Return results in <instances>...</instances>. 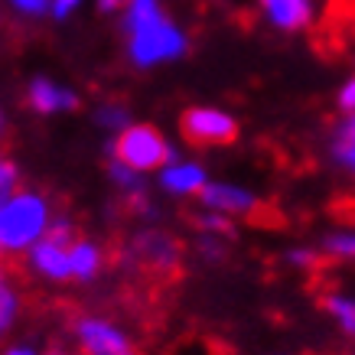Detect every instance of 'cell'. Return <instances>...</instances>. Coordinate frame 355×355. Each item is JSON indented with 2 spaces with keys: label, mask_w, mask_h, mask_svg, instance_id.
I'll use <instances>...</instances> for the list:
<instances>
[{
  "label": "cell",
  "mask_w": 355,
  "mask_h": 355,
  "mask_svg": "<svg viewBox=\"0 0 355 355\" xmlns=\"http://www.w3.org/2000/svg\"><path fill=\"white\" fill-rule=\"evenodd\" d=\"M124 59L137 72H153L189 55L193 36L176 20L163 0H128L118 17Z\"/></svg>",
  "instance_id": "1"
},
{
  "label": "cell",
  "mask_w": 355,
  "mask_h": 355,
  "mask_svg": "<svg viewBox=\"0 0 355 355\" xmlns=\"http://www.w3.org/2000/svg\"><path fill=\"white\" fill-rule=\"evenodd\" d=\"M55 222L53 199L33 186L0 199V261L26 258Z\"/></svg>",
  "instance_id": "2"
},
{
  "label": "cell",
  "mask_w": 355,
  "mask_h": 355,
  "mask_svg": "<svg viewBox=\"0 0 355 355\" xmlns=\"http://www.w3.org/2000/svg\"><path fill=\"white\" fill-rule=\"evenodd\" d=\"M108 153H111V160L124 163V166L144 173V176H150V173L157 176L176 157L166 134L160 128H153V124H144V121H134L130 128L114 134L108 140Z\"/></svg>",
  "instance_id": "3"
},
{
  "label": "cell",
  "mask_w": 355,
  "mask_h": 355,
  "mask_svg": "<svg viewBox=\"0 0 355 355\" xmlns=\"http://www.w3.org/2000/svg\"><path fill=\"white\" fill-rule=\"evenodd\" d=\"M76 238L78 235H76L72 218L55 216V222H53V228L46 232V238L23 258L33 277H40L43 284H69V280H72V258H69V251H72V241H76Z\"/></svg>",
  "instance_id": "4"
},
{
  "label": "cell",
  "mask_w": 355,
  "mask_h": 355,
  "mask_svg": "<svg viewBox=\"0 0 355 355\" xmlns=\"http://www.w3.org/2000/svg\"><path fill=\"white\" fill-rule=\"evenodd\" d=\"M72 336L82 355H140L134 336L111 316L82 313L72 323Z\"/></svg>",
  "instance_id": "5"
},
{
  "label": "cell",
  "mask_w": 355,
  "mask_h": 355,
  "mask_svg": "<svg viewBox=\"0 0 355 355\" xmlns=\"http://www.w3.org/2000/svg\"><path fill=\"white\" fill-rule=\"evenodd\" d=\"M180 134L189 147H228L238 137V118L218 105H193L180 114Z\"/></svg>",
  "instance_id": "6"
},
{
  "label": "cell",
  "mask_w": 355,
  "mask_h": 355,
  "mask_svg": "<svg viewBox=\"0 0 355 355\" xmlns=\"http://www.w3.org/2000/svg\"><path fill=\"white\" fill-rule=\"evenodd\" d=\"M180 258H183L180 241L163 228H140L128 238V248H124V261L153 274H173L180 268Z\"/></svg>",
  "instance_id": "7"
},
{
  "label": "cell",
  "mask_w": 355,
  "mask_h": 355,
  "mask_svg": "<svg viewBox=\"0 0 355 355\" xmlns=\"http://www.w3.org/2000/svg\"><path fill=\"white\" fill-rule=\"evenodd\" d=\"M23 105L36 118H59V114H72L82 105V98L72 85L53 76H30L23 85Z\"/></svg>",
  "instance_id": "8"
},
{
  "label": "cell",
  "mask_w": 355,
  "mask_h": 355,
  "mask_svg": "<svg viewBox=\"0 0 355 355\" xmlns=\"http://www.w3.org/2000/svg\"><path fill=\"white\" fill-rule=\"evenodd\" d=\"M209 170H205L202 160L196 157H173L160 173H157V189L170 199H199L202 189L209 186Z\"/></svg>",
  "instance_id": "9"
},
{
  "label": "cell",
  "mask_w": 355,
  "mask_h": 355,
  "mask_svg": "<svg viewBox=\"0 0 355 355\" xmlns=\"http://www.w3.org/2000/svg\"><path fill=\"white\" fill-rule=\"evenodd\" d=\"M199 205L202 209H212V212H222L228 218H248L258 212V193H251L248 186L232 183V180H209V186L199 196Z\"/></svg>",
  "instance_id": "10"
},
{
  "label": "cell",
  "mask_w": 355,
  "mask_h": 355,
  "mask_svg": "<svg viewBox=\"0 0 355 355\" xmlns=\"http://www.w3.org/2000/svg\"><path fill=\"white\" fill-rule=\"evenodd\" d=\"M258 13L277 33H303L316 20V0H258Z\"/></svg>",
  "instance_id": "11"
},
{
  "label": "cell",
  "mask_w": 355,
  "mask_h": 355,
  "mask_svg": "<svg viewBox=\"0 0 355 355\" xmlns=\"http://www.w3.org/2000/svg\"><path fill=\"white\" fill-rule=\"evenodd\" d=\"M108 180H111V186L118 189V196L124 199L128 209L140 212V216H153L150 186L144 180V173L130 170V166H124V163H118V160H108Z\"/></svg>",
  "instance_id": "12"
},
{
  "label": "cell",
  "mask_w": 355,
  "mask_h": 355,
  "mask_svg": "<svg viewBox=\"0 0 355 355\" xmlns=\"http://www.w3.org/2000/svg\"><path fill=\"white\" fill-rule=\"evenodd\" d=\"M20 316H23V291L17 277H13V270L0 261V339H7L17 329Z\"/></svg>",
  "instance_id": "13"
},
{
  "label": "cell",
  "mask_w": 355,
  "mask_h": 355,
  "mask_svg": "<svg viewBox=\"0 0 355 355\" xmlns=\"http://www.w3.org/2000/svg\"><path fill=\"white\" fill-rule=\"evenodd\" d=\"M69 258H72V280L76 284H92L105 270V248L98 245V241H92V238L78 235L72 241Z\"/></svg>",
  "instance_id": "14"
},
{
  "label": "cell",
  "mask_w": 355,
  "mask_h": 355,
  "mask_svg": "<svg viewBox=\"0 0 355 355\" xmlns=\"http://www.w3.org/2000/svg\"><path fill=\"white\" fill-rule=\"evenodd\" d=\"M329 160L355 180V114H345L329 134Z\"/></svg>",
  "instance_id": "15"
},
{
  "label": "cell",
  "mask_w": 355,
  "mask_h": 355,
  "mask_svg": "<svg viewBox=\"0 0 355 355\" xmlns=\"http://www.w3.org/2000/svg\"><path fill=\"white\" fill-rule=\"evenodd\" d=\"M323 310L329 313V320H333L345 336H355V297L343 291H333L323 297Z\"/></svg>",
  "instance_id": "16"
},
{
  "label": "cell",
  "mask_w": 355,
  "mask_h": 355,
  "mask_svg": "<svg viewBox=\"0 0 355 355\" xmlns=\"http://www.w3.org/2000/svg\"><path fill=\"white\" fill-rule=\"evenodd\" d=\"M95 124L105 130V134L114 137V134H121L124 128H130L134 121H130V111L124 108L121 101H101L95 108Z\"/></svg>",
  "instance_id": "17"
},
{
  "label": "cell",
  "mask_w": 355,
  "mask_h": 355,
  "mask_svg": "<svg viewBox=\"0 0 355 355\" xmlns=\"http://www.w3.org/2000/svg\"><path fill=\"white\" fill-rule=\"evenodd\" d=\"M196 228H199L202 235L232 238L235 235V218L222 216V212H212V209H199V216H196Z\"/></svg>",
  "instance_id": "18"
},
{
  "label": "cell",
  "mask_w": 355,
  "mask_h": 355,
  "mask_svg": "<svg viewBox=\"0 0 355 355\" xmlns=\"http://www.w3.org/2000/svg\"><path fill=\"white\" fill-rule=\"evenodd\" d=\"M323 254L333 261H355V232H329L323 238Z\"/></svg>",
  "instance_id": "19"
},
{
  "label": "cell",
  "mask_w": 355,
  "mask_h": 355,
  "mask_svg": "<svg viewBox=\"0 0 355 355\" xmlns=\"http://www.w3.org/2000/svg\"><path fill=\"white\" fill-rule=\"evenodd\" d=\"M196 254L205 261V264H222L228 254V238H218V235H202L196 238Z\"/></svg>",
  "instance_id": "20"
},
{
  "label": "cell",
  "mask_w": 355,
  "mask_h": 355,
  "mask_svg": "<svg viewBox=\"0 0 355 355\" xmlns=\"http://www.w3.org/2000/svg\"><path fill=\"white\" fill-rule=\"evenodd\" d=\"M20 20H43L49 17V0H0Z\"/></svg>",
  "instance_id": "21"
},
{
  "label": "cell",
  "mask_w": 355,
  "mask_h": 355,
  "mask_svg": "<svg viewBox=\"0 0 355 355\" xmlns=\"http://www.w3.org/2000/svg\"><path fill=\"white\" fill-rule=\"evenodd\" d=\"M82 7H85V0H49V17L55 23H65V20H72Z\"/></svg>",
  "instance_id": "22"
},
{
  "label": "cell",
  "mask_w": 355,
  "mask_h": 355,
  "mask_svg": "<svg viewBox=\"0 0 355 355\" xmlns=\"http://www.w3.org/2000/svg\"><path fill=\"white\" fill-rule=\"evenodd\" d=\"M316 258H320V254H316L313 248H291V251L284 254V261L297 270H310L313 264H316Z\"/></svg>",
  "instance_id": "23"
},
{
  "label": "cell",
  "mask_w": 355,
  "mask_h": 355,
  "mask_svg": "<svg viewBox=\"0 0 355 355\" xmlns=\"http://www.w3.org/2000/svg\"><path fill=\"white\" fill-rule=\"evenodd\" d=\"M336 105H339L343 114H355V76L345 78L343 85H339V92H336Z\"/></svg>",
  "instance_id": "24"
},
{
  "label": "cell",
  "mask_w": 355,
  "mask_h": 355,
  "mask_svg": "<svg viewBox=\"0 0 355 355\" xmlns=\"http://www.w3.org/2000/svg\"><path fill=\"white\" fill-rule=\"evenodd\" d=\"M95 7L101 17H121L124 7H128V0H95Z\"/></svg>",
  "instance_id": "25"
},
{
  "label": "cell",
  "mask_w": 355,
  "mask_h": 355,
  "mask_svg": "<svg viewBox=\"0 0 355 355\" xmlns=\"http://www.w3.org/2000/svg\"><path fill=\"white\" fill-rule=\"evenodd\" d=\"M0 355H46V352H40L33 343H10L0 349Z\"/></svg>",
  "instance_id": "26"
},
{
  "label": "cell",
  "mask_w": 355,
  "mask_h": 355,
  "mask_svg": "<svg viewBox=\"0 0 355 355\" xmlns=\"http://www.w3.org/2000/svg\"><path fill=\"white\" fill-rule=\"evenodd\" d=\"M3 130H7V114H3V105H0V137H3Z\"/></svg>",
  "instance_id": "27"
},
{
  "label": "cell",
  "mask_w": 355,
  "mask_h": 355,
  "mask_svg": "<svg viewBox=\"0 0 355 355\" xmlns=\"http://www.w3.org/2000/svg\"><path fill=\"white\" fill-rule=\"evenodd\" d=\"M46 355H76V352H69V349H53V352H46Z\"/></svg>",
  "instance_id": "28"
},
{
  "label": "cell",
  "mask_w": 355,
  "mask_h": 355,
  "mask_svg": "<svg viewBox=\"0 0 355 355\" xmlns=\"http://www.w3.org/2000/svg\"><path fill=\"white\" fill-rule=\"evenodd\" d=\"M352 355H355V352H352Z\"/></svg>",
  "instance_id": "29"
}]
</instances>
